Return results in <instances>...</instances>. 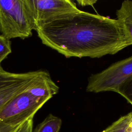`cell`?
<instances>
[{
  "label": "cell",
  "mask_w": 132,
  "mask_h": 132,
  "mask_svg": "<svg viewBox=\"0 0 132 132\" xmlns=\"http://www.w3.org/2000/svg\"><path fill=\"white\" fill-rule=\"evenodd\" d=\"M44 45L67 58H100L129 46L116 19L79 10L36 28Z\"/></svg>",
  "instance_id": "cell-1"
},
{
  "label": "cell",
  "mask_w": 132,
  "mask_h": 132,
  "mask_svg": "<svg viewBox=\"0 0 132 132\" xmlns=\"http://www.w3.org/2000/svg\"><path fill=\"white\" fill-rule=\"evenodd\" d=\"M35 25L25 0H0V32L8 39L30 37Z\"/></svg>",
  "instance_id": "cell-2"
},
{
  "label": "cell",
  "mask_w": 132,
  "mask_h": 132,
  "mask_svg": "<svg viewBox=\"0 0 132 132\" xmlns=\"http://www.w3.org/2000/svg\"><path fill=\"white\" fill-rule=\"evenodd\" d=\"M131 75L132 56L113 63L101 72L91 75L88 78L86 91L117 93L120 85Z\"/></svg>",
  "instance_id": "cell-3"
},
{
  "label": "cell",
  "mask_w": 132,
  "mask_h": 132,
  "mask_svg": "<svg viewBox=\"0 0 132 132\" xmlns=\"http://www.w3.org/2000/svg\"><path fill=\"white\" fill-rule=\"evenodd\" d=\"M27 89L12 98L0 110V122L21 124L34 117L48 101L32 95Z\"/></svg>",
  "instance_id": "cell-4"
},
{
  "label": "cell",
  "mask_w": 132,
  "mask_h": 132,
  "mask_svg": "<svg viewBox=\"0 0 132 132\" xmlns=\"http://www.w3.org/2000/svg\"><path fill=\"white\" fill-rule=\"evenodd\" d=\"M25 1L34 23V30L59 16L79 10L76 3L70 0Z\"/></svg>",
  "instance_id": "cell-5"
},
{
  "label": "cell",
  "mask_w": 132,
  "mask_h": 132,
  "mask_svg": "<svg viewBox=\"0 0 132 132\" xmlns=\"http://www.w3.org/2000/svg\"><path fill=\"white\" fill-rule=\"evenodd\" d=\"M41 71L14 73L5 71L0 65V110L12 98L26 90Z\"/></svg>",
  "instance_id": "cell-6"
},
{
  "label": "cell",
  "mask_w": 132,
  "mask_h": 132,
  "mask_svg": "<svg viewBox=\"0 0 132 132\" xmlns=\"http://www.w3.org/2000/svg\"><path fill=\"white\" fill-rule=\"evenodd\" d=\"M116 15L127 43L132 45V1H123Z\"/></svg>",
  "instance_id": "cell-7"
},
{
  "label": "cell",
  "mask_w": 132,
  "mask_h": 132,
  "mask_svg": "<svg viewBox=\"0 0 132 132\" xmlns=\"http://www.w3.org/2000/svg\"><path fill=\"white\" fill-rule=\"evenodd\" d=\"M62 124L61 120L52 114H49L32 132H59Z\"/></svg>",
  "instance_id": "cell-8"
},
{
  "label": "cell",
  "mask_w": 132,
  "mask_h": 132,
  "mask_svg": "<svg viewBox=\"0 0 132 132\" xmlns=\"http://www.w3.org/2000/svg\"><path fill=\"white\" fill-rule=\"evenodd\" d=\"M132 118V111L120 117L102 132H126Z\"/></svg>",
  "instance_id": "cell-9"
},
{
  "label": "cell",
  "mask_w": 132,
  "mask_h": 132,
  "mask_svg": "<svg viewBox=\"0 0 132 132\" xmlns=\"http://www.w3.org/2000/svg\"><path fill=\"white\" fill-rule=\"evenodd\" d=\"M117 93L124 97L132 105V75L120 85Z\"/></svg>",
  "instance_id": "cell-10"
},
{
  "label": "cell",
  "mask_w": 132,
  "mask_h": 132,
  "mask_svg": "<svg viewBox=\"0 0 132 132\" xmlns=\"http://www.w3.org/2000/svg\"><path fill=\"white\" fill-rule=\"evenodd\" d=\"M11 52V41L5 36L0 35V65L1 62Z\"/></svg>",
  "instance_id": "cell-11"
},
{
  "label": "cell",
  "mask_w": 132,
  "mask_h": 132,
  "mask_svg": "<svg viewBox=\"0 0 132 132\" xmlns=\"http://www.w3.org/2000/svg\"><path fill=\"white\" fill-rule=\"evenodd\" d=\"M33 118H30L22 123L15 132H32Z\"/></svg>",
  "instance_id": "cell-12"
},
{
  "label": "cell",
  "mask_w": 132,
  "mask_h": 132,
  "mask_svg": "<svg viewBox=\"0 0 132 132\" xmlns=\"http://www.w3.org/2000/svg\"><path fill=\"white\" fill-rule=\"evenodd\" d=\"M21 124H14L0 122V132H15Z\"/></svg>",
  "instance_id": "cell-13"
},
{
  "label": "cell",
  "mask_w": 132,
  "mask_h": 132,
  "mask_svg": "<svg viewBox=\"0 0 132 132\" xmlns=\"http://www.w3.org/2000/svg\"><path fill=\"white\" fill-rule=\"evenodd\" d=\"M77 2L79 5L81 6H92L95 3L97 2L96 1H77Z\"/></svg>",
  "instance_id": "cell-14"
},
{
  "label": "cell",
  "mask_w": 132,
  "mask_h": 132,
  "mask_svg": "<svg viewBox=\"0 0 132 132\" xmlns=\"http://www.w3.org/2000/svg\"><path fill=\"white\" fill-rule=\"evenodd\" d=\"M126 132H132V127H129V125H128V127Z\"/></svg>",
  "instance_id": "cell-15"
},
{
  "label": "cell",
  "mask_w": 132,
  "mask_h": 132,
  "mask_svg": "<svg viewBox=\"0 0 132 132\" xmlns=\"http://www.w3.org/2000/svg\"><path fill=\"white\" fill-rule=\"evenodd\" d=\"M129 127H132V118H131V120H130V123H129Z\"/></svg>",
  "instance_id": "cell-16"
}]
</instances>
